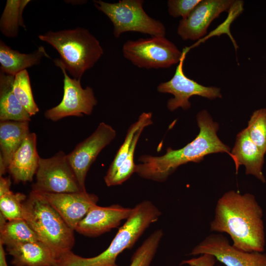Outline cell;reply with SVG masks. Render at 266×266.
<instances>
[{
  "label": "cell",
  "mask_w": 266,
  "mask_h": 266,
  "mask_svg": "<svg viewBox=\"0 0 266 266\" xmlns=\"http://www.w3.org/2000/svg\"><path fill=\"white\" fill-rule=\"evenodd\" d=\"M263 216L262 207L253 195L232 190L218 200L210 229L229 234L237 249L263 252L266 240Z\"/></svg>",
  "instance_id": "1"
},
{
  "label": "cell",
  "mask_w": 266,
  "mask_h": 266,
  "mask_svg": "<svg viewBox=\"0 0 266 266\" xmlns=\"http://www.w3.org/2000/svg\"><path fill=\"white\" fill-rule=\"evenodd\" d=\"M196 119L200 132L193 141L179 149L167 148L162 156H141L135 172L141 178L161 182L179 166L189 162L199 163L208 154L226 153L230 156L231 149L218 137V124L213 121L209 113L203 110L197 114Z\"/></svg>",
  "instance_id": "2"
},
{
  "label": "cell",
  "mask_w": 266,
  "mask_h": 266,
  "mask_svg": "<svg viewBox=\"0 0 266 266\" xmlns=\"http://www.w3.org/2000/svg\"><path fill=\"white\" fill-rule=\"evenodd\" d=\"M38 38L57 50L60 56V62L66 71L79 80L103 54L98 39L83 28L49 31L39 35Z\"/></svg>",
  "instance_id": "3"
},
{
  "label": "cell",
  "mask_w": 266,
  "mask_h": 266,
  "mask_svg": "<svg viewBox=\"0 0 266 266\" xmlns=\"http://www.w3.org/2000/svg\"><path fill=\"white\" fill-rule=\"evenodd\" d=\"M22 216L56 259L71 251L74 231L40 193H30L22 205Z\"/></svg>",
  "instance_id": "4"
},
{
  "label": "cell",
  "mask_w": 266,
  "mask_h": 266,
  "mask_svg": "<svg viewBox=\"0 0 266 266\" xmlns=\"http://www.w3.org/2000/svg\"><path fill=\"white\" fill-rule=\"evenodd\" d=\"M93 2L95 7L112 23L116 38L127 32H139L151 36H165V25L145 12L142 0H121L115 3L101 0Z\"/></svg>",
  "instance_id": "5"
},
{
  "label": "cell",
  "mask_w": 266,
  "mask_h": 266,
  "mask_svg": "<svg viewBox=\"0 0 266 266\" xmlns=\"http://www.w3.org/2000/svg\"><path fill=\"white\" fill-rule=\"evenodd\" d=\"M125 58L139 68H165L179 63L183 52L165 36L128 40L123 45Z\"/></svg>",
  "instance_id": "6"
},
{
  "label": "cell",
  "mask_w": 266,
  "mask_h": 266,
  "mask_svg": "<svg viewBox=\"0 0 266 266\" xmlns=\"http://www.w3.org/2000/svg\"><path fill=\"white\" fill-rule=\"evenodd\" d=\"M35 175L33 191L50 193L86 191L79 185L67 156L62 151L49 158H40Z\"/></svg>",
  "instance_id": "7"
},
{
  "label": "cell",
  "mask_w": 266,
  "mask_h": 266,
  "mask_svg": "<svg viewBox=\"0 0 266 266\" xmlns=\"http://www.w3.org/2000/svg\"><path fill=\"white\" fill-rule=\"evenodd\" d=\"M53 62L64 74V94L59 104L45 111V117L55 122L68 116L90 115L98 103L93 89L90 86L83 88L81 80L69 77L59 59Z\"/></svg>",
  "instance_id": "8"
},
{
  "label": "cell",
  "mask_w": 266,
  "mask_h": 266,
  "mask_svg": "<svg viewBox=\"0 0 266 266\" xmlns=\"http://www.w3.org/2000/svg\"><path fill=\"white\" fill-rule=\"evenodd\" d=\"M187 51L188 49H183L182 58L171 79L161 83L157 88L159 93H169L174 96V98L167 100L166 104L167 109L171 111L179 107L184 110L190 108L189 99L193 96H199L210 100L222 98L220 88L203 86L185 74L183 66Z\"/></svg>",
  "instance_id": "9"
},
{
  "label": "cell",
  "mask_w": 266,
  "mask_h": 266,
  "mask_svg": "<svg viewBox=\"0 0 266 266\" xmlns=\"http://www.w3.org/2000/svg\"><path fill=\"white\" fill-rule=\"evenodd\" d=\"M116 135V131L111 126L101 122L91 135L76 145L67 155L68 162L83 190L86 191L85 179L91 165Z\"/></svg>",
  "instance_id": "10"
},
{
  "label": "cell",
  "mask_w": 266,
  "mask_h": 266,
  "mask_svg": "<svg viewBox=\"0 0 266 266\" xmlns=\"http://www.w3.org/2000/svg\"><path fill=\"white\" fill-rule=\"evenodd\" d=\"M204 254L213 256L226 266H266V254L239 250L221 234H211L191 251L192 256Z\"/></svg>",
  "instance_id": "11"
},
{
  "label": "cell",
  "mask_w": 266,
  "mask_h": 266,
  "mask_svg": "<svg viewBox=\"0 0 266 266\" xmlns=\"http://www.w3.org/2000/svg\"><path fill=\"white\" fill-rule=\"evenodd\" d=\"M234 3L232 0H201L187 18L180 21L178 34L183 40L200 39L212 21Z\"/></svg>",
  "instance_id": "12"
},
{
  "label": "cell",
  "mask_w": 266,
  "mask_h": 266,
  "mask_svg": "<svg viewBox=\"0 0 266 266\" xmlns=\"http://www.w3.org/2000/svg\"><path fill=\"white\" fill-rule=\"evenodd\" d=\"M133 209L119 204L105 207L94 205L78 224L75 231L86 236H98L118 227L123 220L129 218Z\"/></svg>",
  "instance_id": "13"
},
{
  "label": "cell",
  "mask_w": 266,
  "mask_h": 266,
  "mask_svg": "<svg viewBox=\"0 0 266 266\" xmlns=\"http://www.w3.org/2000/svg\"><path fill=\"white\" fill-rule=\"evenodd\" d=\"M40 193L73 230L99 200L97 195L81 191L74 193Z\"/></svg>",
  "instance_id": "14"
},
{
  "label": "cell",
  "mask_w": 266,
  "mask_h": 266,
  "mask_svg": "<svg viewBox=\"0 0 266 266\" xmlns=\"http://www.w3.org/2000/svg\"><path fill=\"white\" fill-rule=\"evenodd\" d=\"M263 153L250 138L246 128L236 135L230 156L235 165L236 171L241 165L245 167V173L254 176L263 183L266 178L262 168L265 162Z\"/></svg>",
  "instance_id": "15"
},
{
  "label": "cell",
  "mask_w": 266,
  "mask_h": 266,
  "mask_svg": "<svg viewBox=\"0 0 266 266\" xmlns=\"http://www.w3.org/2000/svg\"><path fill=\"white\" fill-rule=\"evenodd\" d=\"M40 158L36 150V135L30 133L13 156L7 172L16 183L32 181Z\"/></svg>",
  "instance_id": "16"
},
{
  "label": "cell",
  "mask_w": 266,
  "mask_h": 266,
  "mask_svg": "<svg viewBox=\"0 0 266 266\" xmlns=\"http://www.w3.org/2000/svg\"><path fill=\"white\" fill-rule=\"evenodd\" d=\"M29 122L0 121V176L7 167L15 152L30 133Z\"/></svg>",
  "instance_id": "17"
},
{
  "label": "cell",
  "mask_w": 266,
  "mask_h": 266,
  "mask_svg": "<svg viewBox=\"0 0 266 266\" xmlns=\"http://www.w3.org/2000/svg\"><path fill=\"white\" fill-rule=\"evenodd\" d=\"M12 257L13 266H54L56 259L51 249L41 241L26 242L6 246Z\"/></svg>",
  "instance_id": "18"
},
{
  "label": "cell",
  "mask_w": 266,
  "mask_h": 266,
  "mask_svg": "<svg viewBox=\"0 0 266 266\" xmlns=\"http://www.w3.org/2000/svg\"><path fill=\"white\" fill-rule=\"evenodd\" d=\"M44 57L50 58L42 46L33 53L25 54L12 49L0 40V70L6 74L15 76L27 68L38 65Z\"/></svg>",
  "instance_id": "19"
},
{
  "label": "cell",
  "mask_w": 266,
  "mask_h": 266,
  "mask_svg": "<svg viewBox=\"0 0 266 266\" xmlns=\"http://www.w3.org/2000/svg\"><path fill=\"white\" fill-rule=\"evenodd\" d=\"M14 77L0 70V121L29 122L31 116L13 92Z\"/></svg>",
  "instance_id": "20"
},
{
  "label": "cell",
  "mask_w": 266,
  "mask_h": 266,
  "mask_svg": "<svg viewBox=\"0 0 266 266\" xmlns=\"http://www.w3.org/2000/svg\"><path fill=\"white\" fill-rule=\"evenodd\" d=\"M37 241L39 238L24 219L7 221L0 214V242L3 245Z\"/></svg>",
  "instance_id": "21"
},
{
  "label": "cell",
  "mask_w": 266,
  "mask_h": 266,
  "mask_svg": "<svg viewBox=\"0 0 266 266\" xmlns=\"http://www.w3.org/2000/svg\"><path fill=\"white\" fill-rule=\"evenodd\" d=\"M10 185L9 177L0 176V214L7 221L23 219L22 205L27 197L11 191Z\"/></svg>",
  "instance_id": "22"
},
{
  "label": "cell",
  "mask_w": 266,
  "mask_h": 266,
  "mask_svg": "<svg viewBox=\"0 0 266 266\" xmlns=\"http://www.w3.org/2000/svg\"><path fill=\"white\" fill-rule=\"evenodd\" d=\"M29 0H7L0 20V30L9 38H14L18 34L19 28H26L22 17L25 7Z\"/></svg>",
  "instance_id": "23"
},
{
  "label": "cell",
  "mask_w": 266,
  "mask_h": 266,
  "mask_svg": "<svg viewBox=\"0 0 266 266\" xmlns=\"http://www.w3.org/2000/svg\"><path fill=\"white\" fill-rule=\"evenodd\" d=\"M151 112H143L138 117L136 122L133 124L129 128L125 140L111 164L104 177V182L109 180L114 174L117 170L126 160L133 138L136 133L141 129L153 124Z\"/></svg>",
  "instance_id": "24"
},
{
  "label": "cell",
  "mask_w": 266,
  "mask_h": 266,
  "mask_svg": "<svg viewBox=\"0 0 266 266\" xmlns=\"http://www.w3.org/2000/svg\"><path fill=\"white\" fill-rule=\"evenodd\" d=\"M13 90L21 105L31 117L38 112L39 108L33 98L27 69L15 75Z\"/></svg>",
  "instance_id": "25"
},
{
  "label": "cell",
  "mask_w": 266,
  "mask_h": 266,
  "mask_svg": "<svg viewBox=\"0 0 266 266\" xmlns=\"http://www.w3.org/2000/svg\"><path fill=\"white\" fill-rule=\"evenodd\" d=\"M163 235L162 229L150 234L132 255L129 266H150Z\"/></svg>",
  "instance_id": "26"
},
{
  "label": "cell",
  "mask_w": 266,
  "mask_h": 266,
  "mask_svg": "<svg viewBox=\"0 0 266 266\" xmlns=\"http://www.w3.org/2000/svg\"><path fill=\"white\" fill-rule=\"evenodd\" d=\"M249 135L260 150L266 153V108L255 110L246 128Z\"/></svg>",
  "instance_id": "27"
},
{
  "label": "cell",
  "mask_w": 266,
  "mask_h": 266,
  "mask_svg": "<svg viewBox=\"0 0 266 266\" xmlns=\"http://www.w3.org/2000/svg\"><path fill=\"white\" fill-rule=\"evenodd\" d=\"M201 0H169L167 2L168 12L174 18H187Z\"/></svg>",
  "instance_id": "28"
},
{
  "label": "cell",
  "mask_w": 266,
  "mask_h": 266,
  "mask_svg": "<svg viewBox=\"0 0 266 266\" xmlns=\"http://www.w3.org/2000/svg\"><path fill=\"white\" fill-rule=\"evenodd\" d=\"M216 258L212 255L204 254L198 257L182 261L181 265L189 266H219L215 265Z\"/></svg>",
  "instance_id": "29"
},
{
  "label": "cell",
  "mask_w": 266,
  "mask_h": 266,
  "mask_svg": "<svg viewBox=\"0 0 266 266\" xmlns=\"http://www.w3.org/2000/svg\"><path fill=\"white\" fill-rule=\"evenodd\" d=\"M0 266H8L3 245L0 242Z\"/></svg>",
  "instance_id": "30"
}]
</instances>
